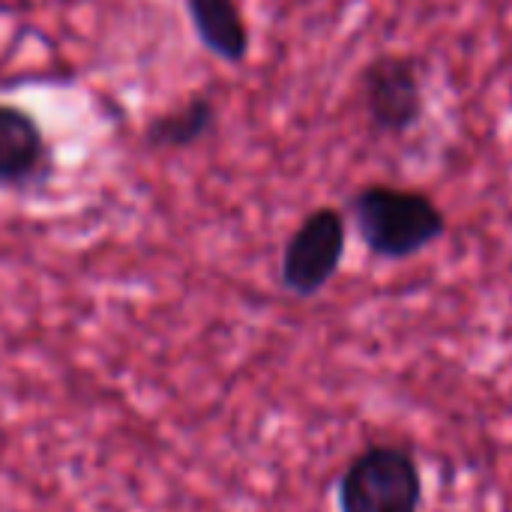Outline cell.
I'll use <instances>...</instances> for the list:
<instances>
[{
  "label": "cell",
  "mask_w": 512,
  "mask_h": 512,
  "mask_svg": "<svg viewBox=\"0 0 512 512\" xmlns=\"http://www.w3.org/2000/svg\"><path fill=\"white\" fill-rule=\"evenodd\" d=\"M348 216L363 246L381 261H408L450 228L444 207L426 189L396 183L360 186L348 201Z\"/></svg>",
  "instance_id": "1"
},
{
  "label": "cell",
  "mask_w": 512,
  "mask_h": 512,
  "mask_svg": "<svg viewBox=\"0 0 512 512\" xmlns=\"http://www.w3.org/2000/svg\"><path fill=\"white\" fill-rule=\"evenodd\" d=\"M423 477L414 456L393 444L357 453L339 480V512H417Z\"/></svg>",
  "instance_id": "2"
},
{
  "label": "cell",
  "mask_w": 512,
  "mask_h": 512,
  "mask_svg": "<svg viewBox=\"0 0 512 512\" xmlns=\"http://www.w3.org/2000/svg\"><path fill=\"white\" fill-rule=\"evenodd\" d=\"M360 105L375 135H411L426 117V90L417 60L393 51L372 57L360 72Z\"/></svg>",
  "instance_id": "3"
},
{
  "label": "cell",
  "mask_w": 512,
  "mask_h": 512,
  "mask_svg": "<svg viewBox=\"0 0 512 512\" xmlns=\"http://www.w3.org/2000/svg\"><path fill=\"white\" fill-rule=\"evenodd\" d=\"M348 249V219L339 207H315L291 231L279 261V282L294 297L321 294L342 267Z\"/></svg>",
  "instance_id": "4"
},
{
  "label": "cell",
  "mask_w": 512,
  "mask_h": 512,
  "mask_svg": "<svg viewBox=\"0 0 512 512\" xmlns=\"http://www.w3.org/2000/svg\"><path fill=\"white\" fill-rule=\"evenodd\" d=\"M48 138L39 120L12 102H0V186L27 189L48 177Z\"/></svg>",
  "instance_id": "5"
},
{
  "label": "cell",
  "mask_w": 512,
  "mask_h": 512,
  "mask_svg": "<svg viewBox=\"0 0 512 512\" xmlns=\"http://www.w3.org/2000/svg\"><path fill=\"white\" fill-rule=\"evenodd\" d=\"M198 42L228 66L249 60L252 36L237 0H183Z\"/></svg>",
  "instance_id": "6"
},
{
  "label": "cell",
  "mask_w": 512,
  "mask_h": 512,
  "mask_svg": "<svg viewBox=\"0 0 512 512\" xmlns=\"http://www.w3.org/2000/svg\"><path fill=\"white\" fill-rule=\"evenodd\" d=\"M216 126V105L210 96H189L180 105L156 114L144 126V144L153 150H189Z\"/></svg>",
  "instance_id": "7"
}]
</instances>
